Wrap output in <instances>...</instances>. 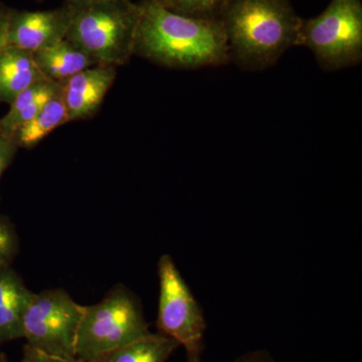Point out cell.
Wrapping results in <instances>:
<instances>
[{"label": "cell", "mask_w": 362, "mask_h": 362, "mask_svg": "<svg viewBox=\"0 0 362 362\" xmlns=\"http://www.w3.org/2000/svg\"><path fill=\"white\" fill-rule=\"evenodd\" d=\"M139 6L134 56L175 70L230 65L221 20L173 13L156 0H141Z\"/></svg>", "instance_id": "6da1fadb"}, {"label": "cell", "mask_w": 362, "mask_h": 362, "mask_svg": "<svg viewBox=\"0 0 362 362\" xmlns=\"http://www.w3.org/2000/svg\"><path fill=\"white\" fill-rule=\"evenodd\" d=\"M303 20L291 0H230L221 21L230 64L246 71L275 66L286 52L299 47Z\"/></svg>", "instance_id": "7a4b0ae2"}, {"label": "cell", "mask_w": 362, "mask_h": 362, "mask_svg": "<svg viewBox=\"0 0 362 362\" xmlns=\"http://www.w3.org/2000/svg\"><path fill=\"white\" fill-rule=\"evenodd\" d=\"M71 21L66 40L97 65L120 66L134 56L139 4L131 0H65Z\"/></svg>", "instance_id": "3957f363"}, {"label": "cell", "mask_w": 362, "mask_h": 362, "mask_svg": "<svg viewBox=\"0 0 362 362\" xmlns=\"http://www.w3.org/2000/svg\"><path fill=\"white\" fill-rule=\"evenodd\" d=\"M149 333L139 299L119 284L101 301L85 306L76 341V357L78 362H90Z\"/></svg>", "instance_id": "277c9868"}, {"label": "cell", "mask_w": 362, "mask_h": 362, "mask_svg": "<svg viewBox=\"0 0 362 362\" xmlns=\"http://www.w3.org/2000/svg\"><path fill=\"white\" fill-rule=\"evenodd\" d=\"M299 47L308 49L326 71L361 65V0H331L322 13L303 20Z\"/></svg>", "instance_id": "5b68a950"}, {"label": "cell", "mask_w": 362, "mask_h": 362, "mask_svg": "<svg viewBox=\"0 0 362 362\" xmlns=\"http://www.w3.org/2000/svg\"><path fill=\"white\" fill-rule=\"evenodd\" d=\"M159 279L158 333L175 340L187 352V362H201L206 322L175 261L162 255L157 264Z\"/></svg>", "instance_id": "8992f818"}, {"label": "cell", "mask_w": 362, "mask_h": 362, "mask_svg": "<svg viewBox=\"0 0 362 362\" xmlns=\"http://www.w3.org/2000/svg\"><path fill=\"white\" fill-rule=\"evenodd\" d=\"M84 305L63 289L33 293L23 318L26 344L49 356L78 361L76 341Z\"/></svg>", "instance_id": "52a82bcc"}, {"label": "cell", "mask_w": 362, "mask_h": 362, "mask_svg": "<svg viewBox=\"0 0 362 362\" xmlns=\"http://www.w3.org/2000/svg\"><path fill=\"white\" fill-rule=\"evenodd\" d=\"M70 21V7L66 2L59 8L47 11H11L7 42L35 54L65 40Z\"/></svg>", "instance_id": "ba28073f"}, {"label": "cell", "mask_w": 362, "mask_h": 362, "mask_svg": "<svg viewBox=\"0 0 362 362\" xmlns=\"http://www.w3.org/2000/svg\"><path fill=\"white\" fill-rule=\"evenodd\" d=\"M116 77L115 66L96 65L59 83L70 122L94 116Z\"/></svg>", "instance_id": "9c48e42d"}, {"label": "cell", "mask_w": 362, "mask_h": 362, "mask_svg": "<svg viewBox=\"0 0 362 362\" xmlns=\"http://www.w3.org/2000/svg\"><path fill=\"white\" fill-rule=\"evenodd\" d=\"M33 296L16 272L0 268V344L23 338V318Z\"/></svg>", "instance_id": "30bf717a"}, {"label": "cell", "mask_w": 362, "mask_h": 362, "mask_svg": "<svg viewBox=\"0 0 362 362\" xmlns=\"http://www.w3.org/2000/svg\"><path fill=\"white\" fill-rule=\"evenodd\" d=\"M44 78L30 52L7 45L0 54V102L11 104L26 88Z\"/></svg>", "instance_id": "8fae6325"}, {"label": "cell", "mask_w": 362, "mask_h": 362, "mask_svg": "<svg viewBox=\"0 0 362 362\" xmlns=\"http://www.w3.org/2000/svg\"><path fill=\"white\" fill-rule=\"evenodd\" d=\"M32 54L42 75L56 83L97 65L94 59L66 39Z\"/></svg>", "instance_id": "7c38bea8"}, {"label": "cell", "mask_w": 362, "mask_h": 362, "mask_svg": "<svg viewBox=\"0 0 362 362\" xmlns=\"http://www.w3.org/2000/svg\"><path fill=\"white\" fill-rule=\"evenodd\" d=\"M70 122L61 87L57 94L47 102L42 110L14 133L13 140L20 148L37 146L52 131Z\"/></svg>", "instance_id": "4fadbf2b"}, {"label": "cell", "mask_w": 362, "mask_h": 362, "mask_svg": "<svg viewBox=\"0 0 362 362\" xmlns=\"http://www.w3.org/2000/svg\"><path fill=\"white\" fill-rule=\"evenodd\" d=\"M180 345L160 333H149L90 362H168Z\"/></svg>", "instance_id": "5bb4252c"}, {"label": "cell", "mask_w": 362, "mask_h": 362, "mask_svg": "<svg viewBox=\"0 0 362 362\" xmlns=\"http://www.w3.org/2000/svg\"><path fill=\"white\" fill-rule=\"evenodd\" d=\"M173 13L192 18L221 20V13L230 0H156Z\"/></svg>", "instance_id": "9a60e30c"}, {"label": "cell", "mask_w": 362, "mask_h": 362, "mask_svg": "<svg viewBox=\"0 0 362 362\" xmlns=\"http://www.w3.org/2000/svg\"><path fill=\"white\" fill-rule=\"evenodd\" d=\"M16 250V235L11 226L0 221V268L8 267Z\"/></svg>", "instance_id": "2e32d148"}, {"label": "cell", "mask_w": 362, "mask_h": 362, "mask_svg": "<svg viewBox=\"0 0 362 362\" xmlns=\"http://www.w3.org/2000/svg\"><path fill=\"white\" fill-rule=\"evenodd\" d=\"M18 147L11 138L0 134V177L13 161Z\"/></svg>", "instance_id": "e0dca14e"}, {"label": "cell", "mask_w": 362, "mask_h": 362, "mask_svg": "<svg viewBox=\"0 0 362 362\" xmlns=\"http://www.w3.org/2000/svg\"><path fill=\"white\" fill-rule=\"evenodd\" d=\"M21 362H78V361H66V359L59 358V357L49 356V354H45L35 349V347L30 346V345L25 344L23 347V359Z\"/></svg>", "instance_id": "ac0fdd59"}, {"label": "cell", "mask_w": 362, "mask_h": 362, "mask_svg": "<svg viewBox=\"0 0 362 362\" xmlns=\"http://www.w3.org/2000/svg\"><path fill=\"white\" fill-rule=\"evenodd\" d=\"M11 11L0 6V54L8 45L7 42V33H8L9 16Z\"/></svg>", "instance_id": "d6986e66"}, {"label": "cell", "mask_w": 362, "mask_h": 362, "mask_svg": "<svg viewBox=\"0 0 362 362\" xmlns=\"http://www.w3.org/2000/svg\"><path fill=\"white\" fill-rule=\"evenodd\" d=\"M233 362H275L272 359L270 354H266L264 351L252 352V354H247L240 357L239 359Z\"/></svg>", "instance_id": "ffe728a7"}, {"label": "cell", "mask_w": 362, "mask_h": 362, "mask_svg": "<svg viewBox=\"0 0 362 362\" xmlns=\"http://www.w3.org/2000/svg\"><path fill=\"white\" fill-rule=\"evenodd\" d=\"M0 362H8V361H6V357L1 356V357H0Z\"/></svg>", "instance_id": "44dd1931"}]
</instances>
